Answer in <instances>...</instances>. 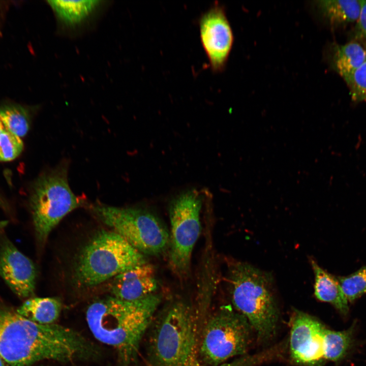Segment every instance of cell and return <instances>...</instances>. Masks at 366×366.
<instances>
[{
	"instance_id": "cell-13",
	"label": "cell",
	"mask_w": 366,
	"mask_h": 366,
	"mask_svg": "<svg viewBox=\"0 0 366 366\" xmlns=\"http://www.w3.org/2000/svg\"><path fill=\"white\" fill-rule=\"evenodd\" d=\"M158 287L155 268L147 262L113 278L110 292L119 299L134 301L156 293Z\"/></svg>"
},
{
	"instance_id": "cell-18",
	"label": "cell",
	"mask_w": 366,
	"mask_h": 366,
	"mask_svg": "<svg viewBox=\"0 0 366 366\" xmlns=\"http://www.w3.org/2000/svg\"><path fill=\"white\" fill-rule=\"evenodd\" d=\"M366 60V50L358 43L351 42L338 46L333 55V66L345 80Z\"/></svg>"
},
{
	"instance_id": "cell-3",
	"label": "cell",
	"mask_w": 366,
	"mask_h": 366,
	"mask_svg": "<svg viewBox=\"0 0 366 366\" xmlns=\"http://www.w3.org/2000/svg\"><path fill=\"white\" fill-rule=\"evenodd\" d=\"M199 316L183 301L167 306L150 325L149 366H194L199 360Z\"/></svg>"
},
{
	"instance_id": "cell-27",
	"label": "cell",
	"mask_w": 366,
	"mask_h": 366,
	"mask_svg": "<svg viewBox=\"0 0 366 366\" xmlns=\"http://www.w3.org/2000/svg\"><path fill=\"white\" fill-rule=\"evenodd\" d=\"M5 127L0 119V133L5 129Z\"/></svg>"
},
{
	"instance_id": "cell-15",
	"label": "cell",
	"mask_w": 366,
	"mask_h": 366,
	"mask_svg": "<svg viewBox=\"0 0 366 366\" xmlns=\"http://www.w3.org/2000/svg\"><path fill=\"white\" fill-rule=\"evenodd\" d=\"M62 310L59 299L54 297H32L26 299L17 310L25 318L38 324L54 323Z\"/></svg>"
},
{
	"instance_id": "cell-21",
	"label": "cell",
	"mask_w": 366,
	"mask_h": 366,
	"mask_svg": "<svg viewBox=\"0 0 366 366\" xmlns=\"http://www.w3.org/2000/svg\"><path fill=\"white\" fill-rule=\"evenodd\" d=\"M348 301L366 293V266L347 277L337 278Z\"/></svg>"
},
{
	"instance_id": "cell-2",
	"label": "cell",
	"mask_w": 366,
	"mask_h": 366,
	"mask_svg": "<svg viewBox=\"0 0 366 366\" xmlns=\"http://www.w3.org/2000/svg\"><path fill=\"white\" fill-rule=\"evenodd\" d=\"M161 301L156 293L134 301L104 298L88 307L87 323L97 340L115 350L122 366H130Z\"/></svg>"
},
{
	"instance_id": "cell-24",
	"label": "cell",
	"mask_w": 366,
	"mask_h": 366,
	"mask_svg": "<svg viewBox=\"0 0 366 366\" xmlns=\"http://www.w3.org/2000/svg\"><path fill=\"white\" fill-rule=\"evenodd\" d=\"M355 33L358 38L366 42V0H362L360 14L356 22Z\"/></svg>"
},
{
	"instance_id": "cell-20",
	"label": "cell",
	"mask_w": 366,
	"mask_h": 366,
	"mask_svg": "<svg viewBox=\"0 0 366 366\" xmlns=\"http://www.w3.org/2000/svg\"><path fill=\"white\" fill-rule=\"evenodd\" d=\"M0 119L6 130L20 138L29 130L28 113L21 106L11 105L0 108Z\"/></svg>"
},
{
	"instance_id": "cell-17",
	"label": "cell",
	"mask_w": 366,
	"mask_h": 366,
	"mask_svg": "<svg viewBox=\"0 0 366 366\" xmlns=\"http://www.w3.org/2000/svg\"><path fill=\"white\" fill-rule=\"evenodd\" d=\"M361 4L362 0H328L319 3L323 16L334 25L356 22Z\"/></svg>"
},
{
	"instance_id": "cell-14",
	"label": "cell",
	"mask_w": 366,
	"mask_h": 366,
	"mask_svg": "<svg viewBox=\"0 0 366 366\" xmlns=\"http://www.w3.org/2000/svg\"><path fill=\"white\" fill-rule=\"evenodd\" d=\"M311 264L315 275L314 295L319 300L332 304L343 314L349 310L348 300L337 279L313 260Z\"/></svg>"
},
{
	"instance_id": "cell-11",
	"label": "cell",
	"mask_w": 366,
	"mask_h": 366,
	"mask_svg": "<svg viewBox=\"0 0 366 366\" xmlns=\"http://www.w3.org/2000/svg\"><path fill=\"white\" fill-rule=\"evenodd\" d=\"M201 42L214 72L222 71L232 45L233 37L223 6L215 3L198 19Z\"/></svg>"
},
{
	"instance_id": "cell-6",
	"label": "cell",
	"mask_w": 366,
	"mask_h": 366,
	"mask_svg": "<svg viewBox=\"0 0 366 366\" xmlns=\"http://www.w3.org/2000/svg\"><path fill=\"white\" fill-rule=\"evenodd\" d=\"M200 329L198 358L204 366H219L232 357L246 355L255 339L247 318L229 307L210 315Z\"/></svg>"
},
{
	"instance_id": "cell-19",
	"label": "cell",
	"mask_w": 366,
	"mask_h": 366,
	"mask_svg": "<svg viewBox=\"0 0 366 366\" xmlns=\"http://www.w3.org/2000/svg\"><path fill=\"white\" fill-rule=\"evenodd\" d=\"M351 340V330L334 331L325 329L323 352L325 359L336 361L341 359L348 350Z\"/></svg>"
},
{
	"instance_id": "cell-10",
	"label": "cell",
	"mask_w": 366,
	"mask_h": 366,
	"mask_svg": "<svg viewBox=\"0 0 366 366\" xmlns=\"http://www.w3.org/2000/svg\"><path fill=\"white\" fill-rule=\"evenodd\" d=\"M289 352L292 361L301 366H320L325 360L324 326L316 318L298 310L291 317Z\"/></svg>"
},
{
	"instance_id": "cell-4",
	"label": "cell",
	"mask_w": 366,
	"mask_h": 366,
	"mask_svg": "<svg viewBox=\"0 0 366 366\" xmlns=\"http://www.w3.org/2000/svg\"><path fill=\"white\" fill-rule=\"evenodd\" d=\"M232 302L252 327L258 341L266 343L276 333L279 311L270 274L241 261L228 267Z\"/></svg>"
},
{
	"instance_id": "cell-5",
	"label": "cell",
	"mask_w": 366,
	"mask_h": 366,
	"mask_svg": "<svg viewBox=\"0 0 366 366\" xmlns=\"http://www.w3.org/2000/svg\"><path fill=\"white\" fill-rule=\"evenodd\" d=\"M147 262L144 255L119 234L102 231L81 252L74 278L80 286L89 287Z\"/></svg>"
},
{
	"instance_id": "cell-22",
	"label": "cell",
	"mask_w": 366,
	"mask_h": 366,
	"mask_svg": "<svg viewBox=\"0 0 366 366\" xmlns=\"http://www.w3.org/2000/svg\"><path fill=\"white\" fill-rule=\"evenodd\" d=\"M23 143L20 137L6 129L0 133V161H10L22 152Z\"/></svg>"
},
{
	"instance_id": "cell-8",
	"label": "cell",
	"mask_w": 366,
	"mask_h": 366,
	"mask_svg": "<svg viewBox=\"0 0 366 366\" xmlns=\"http://www.w3.org/2000/svg\"><path fill=\"white\" fill-rule=\"evenodd\" d=\"M92 209L102 222L143 255H159L169 247L170 235L167 229L147 210L99 203Z\"/></svg>"
},
{
	"instance_id": "cell-28",
	"label": "cell",
	"mask_w": 366,
	"mask_h": 366,
	"mask_svg": "<svg viewBox=\"0 0 366 366\" xmlns=\"http://www.w3.org/2000/svg\"><path fill=\"white\" fill-rule=\"evenodd\" d=\"M194 366H204L201 364L199 361H198ZM220 366H226L225 365H221Z\"/></svg>"
},
{
	"instance_id": "cell-7",
	"label": "cell",
	"mask_w": 366,
	"mask_h": 366,
	"mask_svg": "<svg viewBox=\"0 0 366 366\" xmlns=\"http://www.w3.org/2000/svg\"><path fill=\"white\" fill-rule=\"evenodd\" d=\"M68 168V163H60L41 175L33 186L30 205L36 235L40 243L45 242L64 217L83 203L69 186Z\"/></svg>"
},
{
	"instance_id": "cell-29",
	"label": "cell",
	"mask_w": 366,
	"mask_h": 366,
	"mask_svg": "<svg viewBox=\"0 0 366 366\" xmlns=\"http://www.w3.org/2000/svg\"><path fill=\"white\" fill-rule=\"evenodd\" d=\"M0 366H5V364L2 358L0 357Z\"/></svg>"
},
{
	"instance_id": "cell-26",
	"label": "cell",
	"mask_w": 366,
	"mask_h": 366,
	"mask_svg": "<svg viewBox=\"0 0 366 366\" xmlns=\"http://www.w3.org/2000/svg\"><path fill=\"white\" fill-rule=\"evenodd\" d=\"M0 206L4 209H6L7 207L6 203L5 202L3 198L0 196Z\"/></svg>"
},
{
	"instance_id": "cell-25",
	"label": "cell",
	"mask_w": 366,
	"mask_h": 366,
	"mask_svg": "<svg viewBox=\"0 0 366 366\" xmlns=\"http://www.w3.org/2000/svg\"><path fill=\"white\" fill-rule=\"evenodd\" d=\"M7 221H0V230L5 228L8 224Z\"/></svg>"
},
{
	"instance_id": "cell-9",
	"label": "cell",
	"mask_w": 366,
	"mask_h": 366,
	"mask_svg": "<svg viewBox=\"0 0 366 366\" xmlns=\"http://www.w3.org/2000/svg\"><path fill=\"white\" fill-rule=\"evenodd\" d=\"M201 197L195 190L180 194L169 206V263L179 277L186 276L190 269L193 250L201 232Z\"/></svg>"
},
{
	"instance_id": "cell-16",
	"label": "cell",
	"mask_w": 366,
	"mask_h": 366,
	"mask_svg": "<svg viewBox=\"0 0 366 366\" xmlns=\"http://www.w3.org/2000/svg\"><path fill=\"white\" fill-rule=\"evenodd\" d=\"M58 20L68 26L76 25L88 17L100 5L99 1H48Z\"/></svg>"
},
{
	"instance_id": "cell-1",
	"label": "cell",
	"mask_w": 366,
	"mask_h": 366,
	"mask_svg": "<svg viewBox=\"0 0 366 366\" xmlns=\"http://www.w3.org/2000/svg\"><path fill=\"white\" fill-rule=\"evenodd\" d=\"M94 352L77 331L55 323H37L0 302V357L7 366H30L43 360L67 362L89 357Z\"/></svg>"
},
{
	"instance_id": "cell-12",
	"label": "cell",
	"mask_w": 366,
	"mask_h": 366,
	"mask_svg": "<svg viewBox=\"0 0 366 366\" xmlns=\"http://www.w3.org/2000/svg\"><path fill=\"white\" fill-rule=\"evenodd\" d=\"M0 277L18 297L24 298L34 294L35 265L7 238L0 242Z\"/></svg>"
},
{
	"instance_id": "cell-23",
	"label": "cell",
	"mask_w": 366,
	"mask_h": 366,
	"mask_svg": "<svg viewBox=\"0 0 366 366\" xmlns=\"http://www.w3.org/2000/svg\"><path fill=\"white\" fill-rule=\"evenodd\" d=\"M355 102H366V60L345 80Z\"/></svg>"
}]
</instances>
